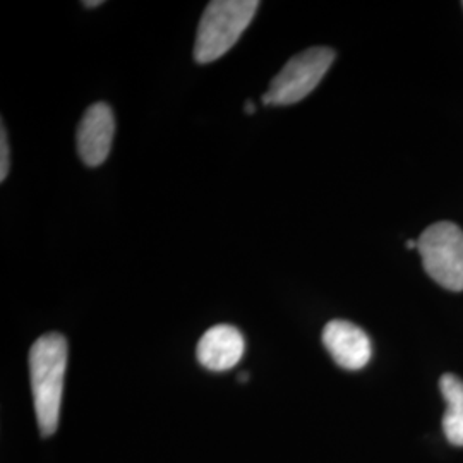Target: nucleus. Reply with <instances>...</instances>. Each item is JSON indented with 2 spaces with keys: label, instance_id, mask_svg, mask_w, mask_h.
<instances>
[{
  "label": "nucleus",
  "instance_id": "nucleus-2",
  "mask_svg": "<svg viewBox=\"0 0 463 463\" xmlns=\"http://www.w3.org/2000/svg\"><path fill=\"white\" fill-rule=\"evenodd\" d=\"M258 0L210 2L199 21L194 59L199 64L215 62L239 42L258 13Z\"/></svg>",
  "mask_w": 463,
  "mask_h": 463
},
{
  "label": "nucleus",
  "instance_id": "nucleus-4",
  "mask_svg": "<svg viewBox=\"0 0 463 463\" xmlns=\"http://www.w3.org/2000/svg\"><path fill=\"white\" fill-rule=\"evenodd\" d=\"M335 61L328 47H313L292 57L273 78L261 101L265 105H294L315 91Z\"/></svg>",
  "mask_w": 463,
  "mask_h": 463
},
{
  "label": "nucleus",
  "instance_id": "nucleus-6",
  "mask_svg": "<svg viewBox=\"0 0 463 463\" xmlns=\"http://www.w3.org/2000/svg\"><path fill=\"white\" fill-rule=\"evenodd\" d=\"M323 344L333 361L348 371H359L369 364L373 345L363 328L357 325L333 319L323 330Z\"/></svg>",
  "mask_w": 463,
  "mask_h": 463
},
{
  "label": "nucleus",
  "instance_id": "nucleus-1",
  "mask_svg": "<svg viewBox=\"0 0 463 463\" xmlns=\"http://www.w3.org/2000/svg\"><path fill=\"white\" fill-rule=\"evenodd\" d=\"M66 367L67 342L61 333H47L34 342L30 350V381L36 420L43 438L59 428Z\"/></svg>",
  "mask_w": 463,
  "mask_h": 463
},
{
  "label": "nucleus",
  "instance_id": "nucleus-7",
  "mask_svg": "<svg viewBox=\"0 0 463 463\" xmlns=\"http://www.w3.org/2000/svg\"><path fill=\"white\" fill-rule=\"evenodd\" d=\"M246 342L242 333L231 325H216L199 338V364L210 371H229L241 363Z\"/></svg>",
  "mask_w": 463,
  "mask_h": 463
},
{
  "label": "nucleus",
  "instance_id": "nucleus-5",
  "mask_svg": "<svg viewBox=\"0 0 463 463\" xmlns=\"http://www.w3.org/2000/svg\"><path fill=\"white\" fill-rule=\"evenodd\" d=\"M116 134V118L112 109L99 101L91 105L80 122L78 128V151L88 166H99L109 158L112 141Z\"/></svg>",
  "mask_w": 463,
  "mask_h": 463
},
{
  "label": "nucleus",
  "instance_id": "nucleus-3",
  "mask_svg": "<svg viewBox=\"0 0 463 463\" xmlns=\"http://www.w3.org/2000/svg\"><path fill=\"white\" fill-rule=\"evenodd\" d=\"M422 263L432 280L451 292L463 290V232L449 222H439L422 232L417 241Z\"/></svg>",
  "mask_w": 463,
  "mask_h": 463
},
{
  "label": "nucleus",
  "instance_id": "nucleus-10",
  "mask_svg": "<svg viewBox=\"0 0 463 463\" xmlns=\"http://www.w3.org/2000/svg\"><path fill=\"white\" fill-rule=\"evenodd\" d=\"M246 112L248 114H254L256 112V105L252 101H246Z\"/></svg>",
  "mask_w": 463,
  "mask_h": 463
},
{
  "label": "nucleus",
  "instance_id": "nucleus-11",
  "mask_svg": "<svg viewBox=\"0 0 463 463\" xmlns=\"http://www.w3.org/2000/svg\"><path fill=\"white\" fill-rule=\"evenodd\" d=\"M83 5H86V7H97V5H101V0H97V2H83Z\"/></svg>",
  "mask_w": 463,
  "mask_h": 463
},
{
  "label": "nucleus",
  "instance_id": "nucleus-9",
  "mask_svg": "<svg viewBox=\"0 0 463 463\" xmlns=\"http://www.w3.org/2000/svg\"><path fill=\"white\" fill-rule=\"evenodd\" d=\"M9 174V141H7V131L2 126L0 133V181H5Z\"/></svg>",
  "mask_w": 463,
  "mask_h": 463
},
{
  "label": "nucleus",
  "instance_id": "nucleus-13",
  "mask_svg": "<svg viewBox=\"0 0 463 463\" xmlns=\"http://www.w3.org/2000/svg\"><path fill=\"white\" fill-rule=\"evenodd\" d=\"M248 378H249L248 373H244V374H242V376H239V381H242V383H246V381H248Z\"/></svg>",
  "mask_w": 463,
  "mask_h": 463
},
{
  "label": "nucleus",
  "instance_id": "nucleus-12",
  "mask_svg": "<svg viewBox=\"0 0 463 463\" xmlns=\"http://www.w3.org/2000/svg\"><path fill=\"white\" fill-rule=\"evenodd\" d=\"M407 248H409V249L417 248V241H409V242H407Z\"/></svg>",
  "mask_w": 463,
  "mask_h": 463
},
{
  "label": "nucleus",
  "instance_id": "nucleus-8",
  "mask_svg": "<svg viewBox=\"0 0 463 463\" xmlns=\"http://www.w3.org/2000/svg\"><path fill=\"white\" fill-rule=\"evenodd\" d=\"M439 390L447 402L443 432L453 447H463V381L455 374H445L439 380Z\"/></svg>",
  "mask_w": 463,
  "mask_h": 463
}]
</instances>
